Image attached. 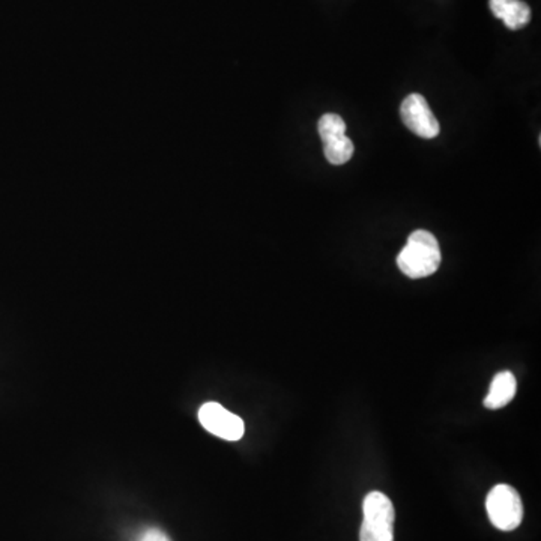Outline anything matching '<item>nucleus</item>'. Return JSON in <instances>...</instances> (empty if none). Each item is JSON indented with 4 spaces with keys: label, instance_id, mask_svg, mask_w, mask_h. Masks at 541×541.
Returning <instances> with one entry per match:
<instances>
[{
    "label": "nucleus",
    "instance_id": "f257e3e1",
    "mask_svg": "<svg viewBox=\"0 0 541 541\" xmlns=\"http://www.w3.org/2000/svg\"><path fill=\"white\" fill-rule=\"evenodd\" d=\"M441 249L434 233L415 230L397 256V267L409 279H424L441 267Z\"/></svg>",
    "mask_w": 541,
    "mask_h": 541
},
{
    "label": "nucleus",
    "instance_id": "f03ea898",
    "mask_svg": "<svg viewBox=\"0 0 541 541\" xmlns=\"http://www.w3.org/2000/svg\"><path fill=\"white\" fill-rule=\"evenodd\" d=\"M360 541H394V505L383 492H370L362 504Z\"/></svg>",
    "mask_w": 541,
    "mask_h": 541
},
{
    "label": "nucleus",
    "instance_id": "7ed1b4c3",
    "mask_svg": "<svg viewBox=\"0 0 541 541\" xmlns=\"http://www.w3.org/2000/svg\"><path fill=\"white\" fill-rule=\"evenodd\" d=\"M490 522L499 531H515L524 519V504L515 487L495 485L485 498Z\"/></svg>",
    "mask_w": 541,
    "mask_h": 541
},
{
    "label": "nucleus",
    "instance_id": "20e7f679",
    "mask_svg": "<svg viewBox=\"0 0 541 541\" xmlns=\"http://www.w3.org/2000/svg\"><path fill=\"white\" fill-rule=\"evenodd\" d=\"M400 117L409 131L417 134L418 138H434L441 133L439 120L423 95H408L400 106Z\"/></svg>",
    "mask_w": 541,
    "mask_h": 541
},
{
    "label": "nucleus",
    "instance_id": "39448f33",
    "mask_svg": "<svg viewBox=\"0 0 541 541\" xmlns=\"http://www.w3.org/2000/svg\"><path fill=\"white\" fill-rule=\"evenodd\" d=\"M199 421L209 434L226 441H240L244 436L245 425L242 418L229 413L228 409L214 402L205 403L199 409Z\"/></svg>",
    "mask_w": 541,
    "mask_h": 541
},
{
    "label": "nucleus",
    "instance_id": "423d86ee",
    "mask_svg": "<svg viewBox=\"0 0 541 541\" xmlns=\"http://www.w3.org/2000/svg\"><path fill=\"white\" fill-rule=\"evenodd\" d=\"M489 6L508 29H524L531 22V8L522 0H489Z\"/></svg>",
    "mask_w": 541,
    "mask_h": 541
},
{
    "label": "nucleus",
    "instance_id": "0eeeda50",
    "mask_svg": "<svg viewBox=\"0 0 541 541\" xmlns=\"http://www.w3.org/2000/svg\"><path fill=\"white\" fill-rule=\"evenodd\" d=\"M517 391L515 374L511 372H499L495 374L494 381L490 383L489 394L485 395V403L487 409H501L507 406L515 399Z\"/></svg>",
    "mask_w": 541,
    "mask_h": 541
},
{
    "label": "nucleus",
    "instance_id": "6e6552de",
    "mask_svg": "<svg viewBox=\"0 0 541 541\" xmlns=\"http://www.w3.org/2000/svg\"><path fill=\"white\" fill-rule=\"evenodd\" d=\"M322 142L325 158L332 166H343L352 158L355 148H353L352 140L346 134H335V136L325 138Z\"/></svg>",
    "mask_w": 541,
    "mask_h": 541
},
{
    "label": "nucleus",
    "instance_id": "1a4fd4ad",
    "mask_svg": "<svg viewBox=\"0 0 541 541\" xmlns=\"http://www.w3.org/2000/svg\"><path fill=\"white\" fill-rule=\"evenodd\" d=\"M318 131L321 138H331L335 134H346V124H344L343 117L334 113H327L323 115L318 122Z\"/></svg>",
    "mask_w": 541,
    "mask_h": 541
},
{
    "label": "nucleus",
    "instance_id": "9d476101",
    "mask_svg": "<svg viewBox=\"0 0 541 541\" xmlns=\"http://www.w3.org/2000/svg\"><path fill=\"white\" fill-rule=\"evenodd\" d=\"M140 541H170V538L161 529L150 528L143 534Z\"/></svg>",
    "mask_w": 541,
    "mask_h": 541
}]
</instances>
